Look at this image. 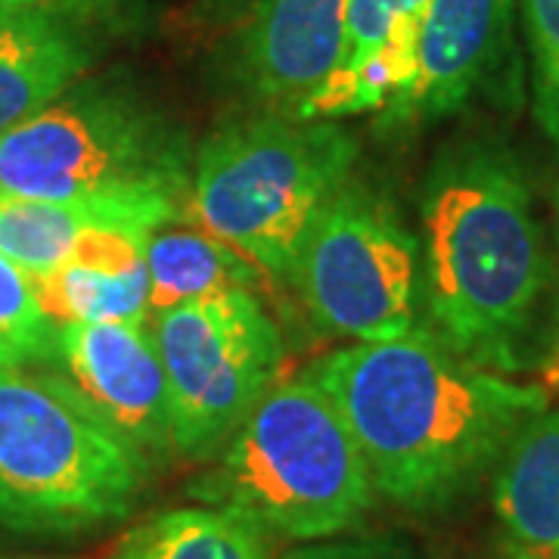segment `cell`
<instances>
[{
  "instance_id": "1",
  "label": "cell",
  "mask_w": 559,
  "mask_h": 559,
  "mask_svg": "<svg viewBox=\"0 0 559 559\" xmlns=\"http://www.w3.org/2000/svg\"><path fill=\"white\" fill-rule=\"evenodd\" d=\"M419 221L429 333L503 377L557 358L559 271L513 150L485 134L444 143L423 180Z\"/></svg>"
},
{
  "instance_id": "2",
  "label": "cell",
  "mask_w": 559,
  "mask_h": 559,
  "mask_svg": "<svg viewBox=\"0 0 559 559\" xmlns=\"http://www.w3.org/2000/svg\"><path fill=\"white\" fill-rule=\"evenodd\" d=\"M305 377L340 407L377 495L411 513H444L476 495L507 444L550 401L454 355L429 330L352 342Z\"/></svg>"
},
{
  "instance_id": "3",
  "label": "cell",
  "mask_w": 559,
  "mask_h": 559,
  "mask_svg": "<svg viewBox=\"0 0 559 559\" xmlns=\"http://www.w3.org/2000/svg\"><path fill=\"white\" fill-rule=\"evenodd\" d=\"M190 495L299 544L355 532L380 498L340 407L305 373L261 395Z\"/></svg>"
},
{
  "instance_id": "4",
  "label": "cell",
  "mask_w": 559,
  "mask_h": 559,
  "mask_svg": "<svg viewBox=\"0 0 559 559\" xmlns=\"http://www.w3.org/2000/svg\"><path fill=\"white\" fill-rule=\"evenodd\" d=\"M355 165L358 140L333 119H234L197 150L183 215L261 274L286 277L305 230Z\"/></svg>"
},
{
  "instance_id": "5",
  "label": "cell",
  "mask_w": 559,
  "mask_h": 559,
  "mask_svg": "<svg viewBox=\"0 0 559 559\" xmlns=\"http://www.w3.org/2000/svg\"><path fill=\"white\" fill-rule=\"evenodd\" d=\"M190 140L138 94L72 84L0 134V197L44 202L187 205Z\"/></svg>"
},
{
  "instance_id": "6",
  "label": "cell",
  "mask_w": 559,
  "mask_h": 559,
  "mask_svg": "<svg viewBox=\"0 0 559 559\" xmlns=\"http://www.w3.org/2000/svg\"><path fill=\"white\" fill-rule=\"evenodd\" d=\"M150 463L60 377L0 367V528L75 535L124 520Z\"/></svg>"
},
{
  "instance_id": "7",
  "label": "cell",
  "mask_w": 559,
  "mask_h": 559,
  "mask_svg": "<svg viewBox=\"0 0 559 559\" xmlns=\"http://www.w3.org/2000/svg\"><path fill=\"white\" fill-rule=\"evenodd\" d=\"M283 280L330 336L380 342L419 326V240L392 197L355 175L323 202Z\"/></svg>"
},
{
  "instance_id": "8",
  "label": "cell",
  "mask_w": 559,
  "mask_h": 559,
  "mask_svg": "<svg viewBox=\"0 0 559 559\" xmlns=\"http://www.w3.org/2000/svg\"><path fill=\"white\" fill-rule=\"evenodd\" d=\"M153 333L168 380L171 448L183 460H212L277 382V323L255 289H230L165 308Z\"/></svg>"
},
{
  "instance_id": "9",
  "label": "cell",
  "mask_w": 559,
  "mask_h": 559,
  "mask_svg": "<svg viewBox=\"0 0 559 559\" xmlns=\"http://www.w3.org/2000/svg\"><path fill=\"white\" fill-rule=\"evenodd\" d=\"M50 360L81 404L150 466L175 454L168 380L146 320L62 323Z\"/></svg>"
},
{
  "instance_id": "10",
  "label": "cell",
  "mask_w": 559,
  "mask_h": 559,
  "mask_svg": "<svg viewBox=\"0 0 559 559\" xmlns=\"http://www.w3.org/2000/svg\"><path fill=\"white\" fill-rule=\"evenodd\" d=\"M510 13L513 0H429L414 84L382 109V128H414L460 112L498 66Z\"/></svg>"
},
{
  "instance_id": "11",
  "label": "cell",
  "mask_w": 559,
  "mask_h": 559,
  "mask_svg": "<svg viewBox=\"0 0 559 559\" xmlns=\"http://www.w3.org/2000/svg\"><path fill=\"white\" fill-rule=\"evenodd\" d=\"M352 0H252L237 38L242 84L289 116L340 66Z\"/></svg>"
},
{
  "instance_id": "12",
  "label": "cell",
  "mask_w": 559,
  "mask_h": 559,
  "mask_svg": "<svg viewBox=\"0 0 559 559\" xmlns=\"http://www.w3.org/2000/svg\"><path fill=\"white\" fill-rule=\"evenodd\" d=\"M87 69L75 20L32 7H0V134L66 94Z\"/></svg>"
},
{
  "instance_id": "13",
  "label": "cell",
  "mask_w": 559,
  "mask_h": 559,
  "mask_svg": "<svg viewBox=\"0 0 559 559\" xmlns=\"http://www.w3.org/2000/svg\"><path fill=\"white\" fill-rule=\"evenodd\" d=\"M491 476L510 559H559V411L528 419Z\"/></svg>"
},
{
  "instance_id": "14",
  "label": "cell",
  "mask_w": 559,
  "mask_h": 559,
  "mask_svg": "<svg viewBox=\"0 0 559 559\" xmlns=\"http://www.w3.org/2000/svg\"><path fill=\"white\" fill-rule=\"evenodd\" d=\"M183 212L150 202H44L0 197V255L32 277L75 259L81 242L100 227L156 234Z\"/></svg>"
},
{
  "instance_id": "15",
  "label": "cell",
  "mask_w": 559,
  "mask_h": 559,
  "mask_svg": "<svg viewBox=\"0 0 559 559\" xmlns=\"http://www.w3.org/2000/svg\"><path fill=\"white\" fill-rule=\"evenodd\" d=\"M274 540L240 510L200 503L140 522L121 540L116 559H277Z\"/></svg>"
},
{
  "instance_id": "16",
  "label": "cell",
  "mask_w": 559,
  "mask_h": 559,
  "mask_svg": "<svg viewBox=\"0 0 559 559\" xmlns=\"http://www.w3.org/2000/svg\"><path fill=\"white\" fill-rule=\"evenodd\" d=\"M150 311L183 301L221 296L230 289H255L261 271L230 246L202 230H156L146 240Z\"/></svg>"
},
{
  "instance_id": "17",
  "label": "cell",
  "mask_w": 559,
  "mask_h": 559,
  "mask_svg": "<svg viewBox=\"0 0 559 559\" xmlns=\"http://www.w3.org/2000/svg\"><path fill=\"white\" fill-rule=\"evenodd\" d=\"M40 305L50 320L62 323H138L150 311V277L138 271H103L69 261L35 277Z\"/></svg>"
},
{
  "instance_id": "18",
  "label": "cell",
  "mask_w": 559,
  "mask_h": 559,
  "mask_svg": "<svg viewBox=\"0 0 559 559\" xmlns=\"http://www.w3.org/2000/svg\"><path fill=\"white\" fill-rule=\"evenodd\" d=\"M57 330L60 326L40 305L35 277L0 255V367L50 360Z\"/></svg>"
},
{
  "instance_id": "19",
  "label": "cell",
  "mask_w": 559,
  "mask_h": 559,
  "mask_svg": "<svg viewBox=\"0 0 559 559\" xmlns=\"http://www.w3.org/2000/svg\"><path fill=\"white\" fill-rule=\"evenodd\" d=\"M535 72V116L559 150V0H522Z\"/></svg>"
},
{
  "instance_id": "20",
  "label": "cell",
  "mask_w": 559,
  "mask_h": 559,
  "mask_svg": "<svg viewBox=\"0 0 559 559\" xmlns=\"http://www.w3.org/2000/svg\"><path fill=\"white\" fill-rule=\"evenodd\" d=\"M426 7H429V0H352L342 60L333 72H345V69L358 66L367 53H373L380 47L395 22L423 20Z\"/></svg>"
},
{
  "instance_id": "21",
  "label": "cell",
  "mask_w": 559,
  "mask_h": 559,
  "mask_svg": "<svg viewBox=\"0 0 559 559\" xmlns=\"http://www.w3.org/2000/svg\"><path fill=\"white\" fill-rule=\"evenodd\" d=\"M289 559H417V554L392 538H352V540H318L301 547Z\"/></svg>"
},
{
  "instance_id": "22",
  "label": "cell",
  "mask_w": 559,
  "mask_h": 559,
  "mask_svg": "<svg viewBox=\"0 0 559 559\" xmlns=\"http://www.w3.org/2000/svg\"><path fill=\"white\" fill-rule=\"evenodd\" d=\"M116 0H0V7H32V10H47V13H60L66 20H94L106 16L112 10Z\"/></svg>"
},
{
  "instance_id": "23",
  "label": "cell",
  "mask_w": 559,
  "mask_h": 559,
  "mask_svg": "<svg viewBox=\"0 0 559 559\" xmlns=\"http://www.w3.org/2000/svg\"><path fill=\"white\" fill-rule=\"evenodd\" d=\"M557 212H559V193H557Z\"/></svg>"
}]
</instances>
